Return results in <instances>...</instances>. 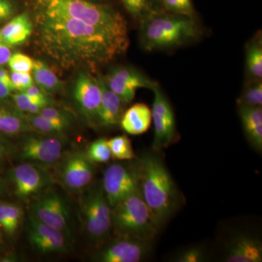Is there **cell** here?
Wrapping results in <instances>:
<instances>
[{
	"instance_id": "cell-2",
	"label": "cell",
	"mask_w": 262,
	"mask_h": 262,
	"mask_svg": "<svg viewBox=\"0 0 262 262\" xmlns=\"http://www.w3.org/2000/svg\"><path fill=\"white\" fill-rule=\"evenodd\" d=\"M158 152L152 149L139 158V190L160 230L177 211L180 199L175 182Z\"/></svg>"
},
{
	"instance_id": "cell-20",
	"label": "cell",
	"mask_w": 262,
	"mask_h": 262,
	"mask_svg": "<svg viewBox=\"0 0 262 262\" xmlns=\"http://www.w3.org/2000/svg\"><path fill=\"white\" fill-rule=\"evenodd\" d=\"M152 121L151 110L143 103H137L122 114L120 124L122 130L130 135L137 136L149 130Z\"/></svg>"
},
{
	"instance_id": "cell-36",
	"label": "cell",
	"mask_w": 262,
	"mask_h": 262,
	"mask_svg": "<svg viewBox=\"0 0 262 262\" xmlns=\"http://www.w3.org/2000/svg\"><path fill=\"white\" fill-rule=\"evenodd\" d=\"M10 98L13 99V103H14L17 110L22 113H28L29 108L32 106V103H35L33 102L30 97L24 92L12 94L10 95Z\"/></svg>"
},
{
	"instance_id": "cell-34",
	"label": "cell",
	"mask_w": 262,
	"mask_h": 262,
	"mask_svg": "<svg viewBox=\"0 0 262 262\" xmlns=\"http://www.w3.org/2000/svg\"><path fill=\"white\" fill-rule=\"evenodd\" d=\"M10 80L13 91L23 92L31 85L34 84V79L31 72H14L10 73Z\"/></svg>"
},
{
	"instance_id": "cell-28",
	"label": "cell",
	"mask_w": 262,
	"mask_h": 262,
	"mask_svg": "<svg viewBox=\"0 0 262 262\" xmlns=\"http://www.w3.org/2000/svg\"><path fill=\"white\" fill-rule=\"evenodd\" d=\"M237 106H261V80L248 81L243 90L242 94L237 99Z\"/></svg>"
},
{
	"instance_id": "cell-29",
	"label": "cell",
	"mask_w": 262,
	"mask_h": 262,
	"mask_svg": "<svg viewBox=\"0 0 262 262\" xmlns=\"http://www.w3.org/2000/svg\"><path fill=\"white\" fill-rule=\"evenodd\" d=\"M85 153L94 163H107L112 158L111 151L106 139H98L91 143Z\"/></svg>"
},
{
	"instance_id": "cell-14",
	"label": "cell",
	"mask_w": 262,
	"mask_h": 262,
	"mask_svg": "<svg viewBox=\"0 0 262 262\" xmlns=\"http://www.w3.org/2000/svg\"><path fill=\"white\" fill-rule=\"evenodd\" d=\"M152 241L116 237L97 253L96 260L101 262H139L149 255Z\"/></svg>"
},
{
	"instance_id": "cell-24",
	"label": "cell",
	"mask_w": 262,
	"mask_h": 262,
	"mask_svg": "<svg viewBox=\"0 0 262 262\" xmlns=\"http://www.w3.org/2000/svg\"><path fill=\"white\" fill-rule=\"evenodd\" d=\"M246 67L248 81L261 80L262 41L261 33H258L248 42L246 48Z\"/></svg>"
},
{
	"instance_id": "cell-43",
	"label": "cell",
	"mask_w": 262,
	"mask_h": 262,
	"mask_svg": "<svg viewBox=\"0 0 262 262\" xmlns=\"http://www.w3.org/2000/svg\"><path fill=\"white\" fill-rule=\"evenodd\" d=\"M2 244H3V239H2V234L0 232V246H1Z\"/></svg>"
},
{
	"instance_id": "cell-26",
	"label": "cell",
	"mask_w": 262,
	"mask_h": 262,
	"mask_svg": "<svg viewBox=\"0 0 262 262\" xmlns=\"http://www.w3.org/2000/svg\"><path fill=\"white\" fill-rule=\"evenodd\" d=\"M24 116L33 131H36L38 134L43 135L62 136L70 127L63 124L48 120L39 114H27Z\"/></svg>"
},
{
	"instance_id": "cell-9",
	"label": "cell",
	"mask_w": 262,
	"mask_h": 262,
	"mask_svg": "<svg viewBox=\"0 0 262 262\" xmlns=\"http://www.w3.org/2000/svg\"><path fill=\"white\" fill-rule=\"evenodd\" d=\"M151 91L154 93L151 115L155 125L152 149L160 151L177 140V130L175 115L170 101L159 84Z\"/></svg>"
},
{
	"instance_id": "cell-8",
	"label": "cell",
	"mask_w": 262,
	"mask_h": 262,
	"mask_svg": "<svg viewBox=\"0 0 262 262\" xmlns=\"http://www.w3.org/2000/svg\"><path fill=\"white\" fill-rule=\"evenodd\" d=\"M140 164L113 163L105 170L101 187L112 208L119 201L139 190Z\"/></svg>"
},
{
	"instance_id": "cell-27",
	"label": "cell",
	"mask_w": 262,
	"mask_h": 262,
	"mask_svg": "<svg viewBox=\"0 0 262 262\" xmlns=\"http://www.w3.org/2000/svg\"><path fill=\"white\" fill-rule=\"evenodd\" d=\"M112 158L117 160H132L136 155L132 144L126 135L115 136L107 140Z\"/></svg>"
},
{
	"instance_id": "cell-33",
	"label": "cell",
	"mask_w": 262,
	"mask_h": 262,
	"mask_svg": "<svg viewBox=\"0 0 262 262\" xmlns=\"http://www.w3.org/2000/svg\"><path fill=\"white\" fill-rule=\"evenodd\" d=\"M39 115H42V117H46L52 121L63 124L68 127H70L71 124H72V117L70 114L61 108L52 106L51 105L42 108L39 112Z\"/></svg>"
},
{
	"instance_id": "cell-5",
	"label": "cell",
	"mask_w": 262,
	"mask_h": 262,
	"mask_svg": "<svg viewBox=\"0 0 262 262\" xmlns=\"http://www.w3.org/2000/svg\"><path fill=\"white\" fill-rule=\"evenodd\" d=\"M159 231L139 189L112 208V232L116 237L153 241Z\"/></svg>"
},
{
	"instance_id": "cell-30",
	"label": "cell",
	"mask_w": 262,
	"mask_h": 262,
	"mask_svg": "<svg viewBox=\"0 0 262 262\" xmlns=\"http://www.w3.org/2000/svg\"><path fill=\"white\" fill-rule=\"evenodd\" d=\"M161 2L165 12L194 18L195 10L192 0H161Z\"/></svg>"
},
{
	"instance_id": "cell-32",
	"label": "cell",
	"mask_w": 262,
	"mask_h": 262,
	"mask_svg": "<svg viewBox=\"0 0 262 262\" xmlns=\"http://www.w3.org/2000/svg\"><path fill=\"white\" fill-rule=\"evenodd\" d=\"M6 211L8 221V231L7 234L13 236L16 232L23 218V210L18 205L6 203Z\"/></svg>"
},
{
	"instance_id": "cell-10",
	"label": "cell",
	"mask_w": 262,
	"mask_h": 262,
	"mask_svg": "<svg viewBox=\"0 0 262 262\" xmlns=\"http://www.w3.org/2000/svg\"><path fill=\"white\" fill-rule=\"evenodd\" d=\"M58 162L57 177L62 185L71 192L82 190L92 182L95 163L83 151H74Z\"/></svg>"
},
{
	"instance_id": "cell-39",
	"label": "cell",
	"mask_w": 262,
	"mask_h": 262,
	"mask_svg": "<svg viewBox=\"0 0 262 262\" xmlns=\"http://www.w3.org/2000/svg\"><path fill=\"white\" fill-rule=\"evenodd\" d=\"M11 47L4 42L0 41V67L8 63L10 56L13 54L11 52Z\"/></svg>"
},
{
	"instance_id": "cell-16",
	"label": "cell",
	"mask_w": 262,
	"mask_h": 262,
	"mask_svg": "<svg viewBox=\"0 0 262 262\" xmlns=\"http://www.w3.org/2000/svg\"><path fill=\"white\" fill-rule=\"evenodd\" d=\"M101 96L102 92L97 77L89 72H80L74 86V98L80 111L90 121H96Z\"/></svg>"
},
{
	"instance_id": "cell-11",
	"label": "cell",
	"mask_w": 262,
	"mask_h": 262,
	"mask_svg": "<svg viewBox=\"0 0 262 262\" xmlns=\"http://www.w3.org/2000/svg\"><path fill=\"white\" fill-rule=\"evenodd\" d=\"M105 82L124 103L131 102L135 98L136 91L140 89L152 90L158 83L133 67L114 68L106 76Z\"/></svg>"
},
{
	"instance_id": "cell-23",
	"label": "cell",
	"mask_w": 262,
	"mask_h": 262,
	"mask_svg": "<svg viewBox=\"0 0 262 262\" xmlns=\"http://www.w3.org/2000/svg\"><path fill=\"white\" fill-rule=\"evenodd\" d=\"M32 72L34 82L46 94H56L63 89L61 81L46 62L34 60Z\"/></svg>"
},
{
	"instance_id": "cell-21",
	"label": "cell",
	"mask_w": 262,
	"mask_h": 262,
	"mask_svg": "<svg viewBox=\"0 0 262 262\" xmlns=\"http://www.w3.org/2000/svg\"><path fill=\"white\" fill-rule=\"evenodd\" d=\"M238 113L243 128L248 142L253 149L262 150L261 106H238Z\"/></svg>"
},
{
	"instance_id": "cell-40",
	"label": "cell",
	"mask_w": 262,
	"mask_h": 262,
	"mask_svg": "<svg viewBox=\"0 0 262 262\" xmlns=\"http://www.w3.org/2000/svg\"><path fill=\"white\" fill-rule=\"evenodd\" d=\"M13 91V87L0 78V101H5L10 98Z\"/></svg>"
},
{
	"instance_id": "cell-13",
	"label": "cell",
	"mask_w": 262,
	"mask_h": 262,
	"mask_svg": "<svg viewBox=\"0 0 262 262\" xmlns=\"http://www.w3.org/2000/svg\"><path fill=\"white\" fill-rule=\"evenodd\" d=\"M46 170L29 163L19 164L10 170L8 179L14 187L17 198L29 201L47 187L51 178Z\"/></svg>"
},
{
	"instance_id": "cell-6",
	"label": "cell",
	"mask_w": 262,
	"mask_h": 262,
	"mask_svg": "<svg viewBox=\"0 0 262 262\" xmlns=\"http://www.w3.org/2000/svg\"><path fill=\"white\" fill-rule=\"evenodd\" d=\"M84 229L95 243L104 242L112 232V206L102 187L91 188L81 199Z\"/></svg>"
},
{
	"instance_id": "cell-19",
	"label": "cell",
	"mask_w": 262,
	"mask_h": 262,
	"mask_svg": "<svg viewBox=\"0 0 262 262\" xmlns=\"http://www.w3.org/2000/svg\"><path fill=\"white\" fill-rule=\"evenodd\" d=\"M34 32V23L27 13L13 17L0 29V41L10 47L23 44Z\"/></svg>"
},
{
	"instance_id": "cell-31",
	"label": "cell",
	"mask_w": 262,
	"mask_h": 262,
	"mask_svg": "<svg viewBox=\"0 0 262 262\" xmlns=\"http://www.w3.org/2000/svg\"><path fill=\"white\" fill-rule=\"evenodd\" d=\"M8 64L11 72H32L34 60L24 53H15L10 56Z\"/></svg>"
},
{
	"instance_id": "cell-1",
	"label": "cell",
	"mask_w": 262,
	"mask_h": 262,
	"mask_svg": "<svg viewBox=\"0 0 262 262\" xmlns=\"http://www.w3.org/2000/svg\"><path fill=\"white\" fill-rule=\"evenodd\" d=\"M33 23L38 47L64 69L106 64L124 54L130 42L129 38L63 15L37 11Z\"/></svg>"
},
{
	"instance_id": "cell-42",
	"label": "cell",
	"mask_w": 262,
	"mask_h": 262,
	"mask_svg": "<svg viewBox=\"0 0 262 262\" xmlns=\"http://www.w3.org/2000/svg\"><path fill=\"white\" fill-rule=\"evenodd\" d=\"M7 158H5V157L0 156V170L3 168V167L5 166V160H6Z\"/></svg>"
},
{
	"instance_id": "cell-18",
	"label": "cell",
	"mask_w": 262,
	"mask_h": 262,
	"mask_svg": "<svg viewBox=\"0 0 262 262\" xmlns=\"http://www.w3.org/2000/svg\"><path fill=\"white\" fill-rule=\"evenodd\" d=\"M227 262H261V241L252 236L241 234L231 241L225 258Z\"/></svg>"
},
{
	"instance_id": "cell-38",
	"label": "cell",
	"mask_w": 262,
	"mask_h": 262,
	"mask_svg": "<svg viewBox=\"0 0 262 262\" xmlns=\"http://www.w3.org/2000/svg\"><path fill=\"white\" fill-rule=\"evenodd\" d=\"M13 153V144L3 137V136L0 135V156L8 158L12 156Z\"/></svg>"
},
{
	"instance_id": "cell-12",
	"label": "cell",
	"mask_w": 262,
	"mask_h": 262,
	"mask_svg": "<svg viewBox=\"0 0 262 262\" xmlns=\"http://www.w3.org/2000/svg\"><path fill=\"white\" fill-rule=\"evenodd\" d=\"M38 220L63 232L67 239H72L70 212L66 202L59 194L48 191L34 202L32 213Z\"/></svg>"
},
{
	"instance_id": "cell-37",
	"label": "cell",
	"mask_w": 262,
	"mask_h": 262,
	"mask_svg": "<svg viewBox=\"0 0 262 262\" xmlns=\"http://www.w3.org/2000/svg\"><path fill=\"white\" fill-rule=\"evenodd\" d=\"M15 6L10 0H0V21L13 18Z\"/></svg>"
},
{
	"instance_id": "cell-4",
	"label": "cell",
	"mask_w": 262,
	"mask_h": 262,
	"mask_svg": "<svg viewBox=\"0 0 262 262\" xmlns=\"http://www.w3.org/2000/svg\"><path fill=\"white\" fill-rule=\"evenodd\" d=\"M37 8L42 13L77 19L120 37L129 38L126 20L108 5L86 0H37Z\"/></svg>"
},
{
	"instance_id": "cell-7",
	"label": "cell",
	"mask_w": 262,
	"mask_h": 262,
	"mask_svg": "<svg viewBox=\"0 0 262 262\" xmlns=\"http://www.w3.org/2000/svg\"><path fill=\"white\" fill-rule=\"evenodd\" d=\"M61 136L26 135L13 145V155L22 163H32L48 169L56 165L63 154Z\"/></svg>"
},
{
	"instance_id": "cell-3",
	"label": "cell",
	"mask_w": 262,
	"mask_h": 262,
	"mask_svg": "<svg viewBox=\"0 0 262 262\" xmlns=\"http://www.w3.org/2000/svg\"><path fill=\"white\" fill-rule=\"evenodd\" d=\"M199 34L193 17L165 11L141 22L139 39L145 51H160L185 46Z\"/></svg>"
},
{
	"instance_id": "cell-17",
	"label": "cell",
	"mask_w": 262,
	"mask_h": 262,
	"mask_svg": "<svg viewBox=\"0 0 262 262\" xmlns=\"http://www.w3.org/2000/svg\"><path fill=\"white\" fill-rule=\"evenodd\" d=\"M96 77L102 92L96 122L105 127L115 126L121 120L125 103L108 87L103 76L98 74Z\"/></svg>"
},
{
	"instance_id": "cell-35",
	"label": "cell",
	"mask_w": 262,
	"mask_h": 262,
	"mask_svg": "<svg viewBox=\"0 0 262 262\" xmlns=\"http://www.w3.org/2000/svg\"><path fill=\"white\" fill-rule=\"evenodd\" d=\"M206 254L201 248L194 247L188 248L183 251L176 258L178 262H201L205 261Z\"/></svg>"
},
{
	"instance_id": "cell-41",
	"label": "cell",
	"mask_w": 262,
	"mask_h": 262,
	"mask_svg": "<svg viewBox=\"0 0 262 262\" xmlns=\"http://www.w3.org/2000/svg\"><path fill=\"white\" fill-rule=\"evenodd\" d=\"M5 190V186L4 181L3 180V179L0 177V196L3 195L4 194Z\"/></svg>"
},
{
	"instance_id": "cell-25",
	"label": "cell",
	"mask_w": 262,
	"mask_h": 262,
	"mask_svg": "<svg viewBox=\"0 0 262 262\" xmlns=\"http://www.w3.org/2000/svg\"><path fill=\"white\" fill-rule=\"evenodd\" d=\"M129 14L139 24L153 16L165 12L161 0H120Z\"/></svg>"
},
{
	"instance_id": "cell-15",
	"label": "cell",
	"mask_w": 262,
	"mask_h": 262,
	"mask_svg": "<svg viewBox=\"0 0 262 262\" xmlns=\"http://www.w3.org/2000/svg\"><path fill=\"white\" fill-rule=\"evenodd\" d=\"M28 239L32 247L42 253L68 251L67 238L63 232L43 223L32 214L29 218Z\"/></svg>"
},
{
	"instance_id": "cell-22",
	"label": "cell",
	"mask_w": 262,
	"mask_h": 262,
	"mask_svg": "<svg viewBox=\"0 0 262 262\" xmlns=\"http://www.w3.org/2000/svg\"><path fill=\"white\" fill-rule=\"evenodd\" d=\"M32 132L24 113L17 108L0 104V135L18 136Z\"/></svg>"
}]
</instances>
